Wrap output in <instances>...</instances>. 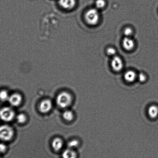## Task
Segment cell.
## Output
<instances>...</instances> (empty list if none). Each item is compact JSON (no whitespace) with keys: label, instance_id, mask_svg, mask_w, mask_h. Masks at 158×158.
I'll return each instance as SVG.
<instances>
[{"label":"cell","instance_id":"4","mask_svg":"<svg viewBox=\"0 0 158 158\" xmlns=\"http://www.w3.org/2000/svg\"><path fill=\"white\" fill-rule=\"evenodd\" d=\"M15 116V112L10 107H4L0 109V119L3 122H10Z\"/></svg>","mask_w":158,"mask_h":158},{"label":"cell","instance_id":"11","mask_svg":"<svg viewBox=\"0 0 158 158\" xmlns=\"http://www.w3.org/2000/svg\"><path fill=\"white\" fill-rule=\"evenodd\" d=\"M147 113L151 118H156L158 116V106L155 105L150 106L148 108Z\"/></svg>","mask_w":158,"mask_h":158},{"label":"cell","instance_id":"12","mask_svg":"<svg viewBox=\"0 0 158 158\" xmlns=\"http://www.w3.org/2000/svg\"><path fill=\"white\" fill-rule=\"evenodd\" d=\"M77 153L73 149L67 148L64 150L62 153V158H77Z\"/></svg>","mask_w":158,"mask_h":158},{"label":"cell","instance_id":"6","mask_svg":"<svg viewBox=\"0 0 158 158\" xmlns=\"http://www.w3.org/2000/svg\"><path fill=\"white\" fill-rule=\"evenodd\" d=\"M52 106V102L50 100L44 99L40 104V111L42 113H47L51 110Z\"/></svg>","mask_w":158,"mask_h":158},{"label":"cell","instance_id":"19","mask_svg":"<svg viewBox=\"0 0 158 158\" xmlns=\"http://www.w3.org/2000/svg\"><path fill=\"white\" fill-rule=\"evenodd\" d=\"M123 33L125 37H130V36H131L133 34V29L130 27H126V28L124 29Z\"/></svg>","mask_w":158,"mask_h":158},{"label":"cell","instance_id":"16","mask_svg":"<svg viewBox=\"0 0 158 158\" xmlns=\"http://www.w3.org/2000/svg\"><path fill=\"white\" fill-rule=\"evenodd\" d=\"M106 0H96L95 2V6L98 10H100L104 8L106 5Z\"/></svg>","mask_w":158,"mask_h":158},{"label":"cell","instance_id":"21","mask_svg":"<svg viewBox=\"0 0 158 158\" xmlns=\"http://www.w3.org/2000/svg\"><path fill=\"white\" fill-rule=\"evenodd\" d=\"M106 52L107 54L110 56H114L116 53V49L113 47H109L107 49Z\"/></svg>","mask_w":158,"mask_h":158},{"label":"cell","instance_id":"23","mask_svg":"<svg viewBox=\"0 0 158 158\" xmlns=\"http://www.w3.org/2000/svg\"><path fill=\"white\" fill-rule=\"evenodd\" d=\"M0 158H1V157H0Z\"/></svg>","mask_w":158,"mask_h":158},{"label":"cell","instance_id":"8","mask_svg":"<svg viewBox=\"0 0 158 158\" xmlns=\"http://www.w3.org/2000/svg\"><path fill=\"white\" fill-rule=\"evenodd\" d=\"M122 45L126 50L130 51L134 48L135 43L134 41L130 37H125L123 40Z\"/></svg>","mask_w":158,"mask_h":158},{"label":"cell","instance_id":"7","mask_svg":"<svg viewBox=\"0 0 158 158\" xmlns=\"http://www.w3.org/2000/svg\"><path fill=\"white\" fill-rule=\"evenodd\" d=\"M8 101L12 106H17L21 103L22 97L18 94H13L10 96Z\"/></svg>","mask_w":158,"mask_h":158},{"label":"cell","instance_id":"1","mask_svg":"<svg viewBox=\"0 0 158 158\" xmlns=\"http://www.w3.org/2000/svg\"><path fill=\"white\" fill-rule=\"evenodd\" d=\"M86 21L90 25H96L99 23L100 15L97 9L91 8L87 10L85 15Z\"/></svg>","mask_w":158,"mask_h":158},{"label":"cell","instance_id":"10","mask_svg":"<svg viewBox=\"0 0 158 158\" xmlns=\"http://www.w3.org/2000/svg\"><path fill=\"white\" fill-rule=\"evenodd\" d=\"M59 3L65 10H71L76 6V0H59Z\"/></svg>","mask_w":158,"mask_h":158},{"label":"cell","instance_id":"22","mask_svg":"<svg viewBox=\"0 0 158 158\" xmlns=\"http://www.w3.org/2000/svg\"><path fill=\"white\" fill-rule=\"evenodd\" d=\"M7 150V146L3 143H0V153H5Z\"/></svg>","mask_w":158,"mask_h":158},{"label":"cell","instance_id":"17","mask_svg":"<svg viewBox=\"0 0 158 158\" xmlns=\"http://www.w3.org/2000/svg\"><path fill=\"white\" fill-rule=\"evenodd\" d=\"M16 119L19 123H23L27 120V117L25 114L21 113L16 116Z\"/></svg>","mask_w":158,"mask_h":158},{"label":"cell","instance_id":"5","mask_svg":"<svg viewBox=\"0 0 158 158\" xmlns=\"http://www.w3.org/2000/svg\"><path fill=\"white\" fill-rule=\"evenodd\" d=\"M111 66L115 72H120L123 68V61L119 56H114L111 60Z\"/></svg>","mask_w":158,"mask_h":158},{"label":"cell","instance_id":"9","mask_svg":"<svg viewBox=\"0 0 158 158\" xmlns=\"http://www.w3.org/2000/svg\"><path fill=\"white\" fill-rule=\"evenodd\" d=\"M138 75L133 70H129L127 71L124 75V78L127 82L133 83L137 79Z\"/></svg>","mask_w":158,"mask_h":158},{"label":"cell","instance_id":"13","mask_svg":"<svg viewBox=\"0 0 158 158\" xmlns=\"http://www.w3.org/2000/svg\"><path fill=\"white\" fill-rule=\"evenodd\" d=\"M63 142L60 139L56 138L53 139L52 143V147L56 151H59L62 148Z\"/></svg>","mask_w":158,"mask_h":158},{"label":"cell","instance_id":"15","mask_svg":"<svg viewBox=\"0 0 158 158\" xmlns=\"http://www.w3.org/2000/svg\"><path fill=\"white\" fill-rule=\"evenodd\" d=\"M8 92L5 90H2L0 91V101L2 102L8 101L10 98Z\"/></svg>","mask_w":158,"mask_h":158},{"label":"cell","instance_id":"20","mask_svg":"<svg viewBox=\"0 0 158 158\" xmlns=\"http://www.w3.org/2000/svg\"><path fill=\"white\" fill-rule=\"evenodd\" d=\"M137 79L141 83H144L147 81V77L146 75L143 73H139L137 76Z\"/></svg>","mask_w":158,"mask_h":158},{"label":"cell","instance_id":"2","mask_svg":"<svg viewBox=\"0 0 158 158\" xmlns=\"http://www.w3.org/2000/svg\"><path fill=\"white\" fill-rule=\"evenodd\" d=\"M56 103L61 108H66L69 106L72 102V97L67 92H63L58 95Z\"/></svg>","mask_w":158,"mask_h":158},{"label":"cell","instance_id":"18","mask_svg":"<svg viewBox=\"0 0 158 158\" xmlns=\"http://www.w3.org/2000/svg\"><path fill=\"white\" fill-rule=\"evenodd\" d=\"M79 145V142L76 139H73L68 143L69 148L73 149L77 147Z\"/></svg>","mask_w":158,"mask_h":158},{"label":"cell","instance_id":"3","mask_svg":"<svg viewBox=\"0 0 158 158\" xmlns=\"http://www.w3.org/2000/svg\"><path fill=\"white\" fill-rule=\"evenodd\" d=\"M14 131L11 127L8 125L0 126V140L7 142L13 137Z\"/></svg>","mask_w":158,"mask_h":158},{"label":"cell","instance_id":"14","mask_svg":"<svg viewBox=\"0 0 158 158\" xmlns=\"http://www.w3.org/2000/svg\"><path fill=\"white\" fill-rule=\"evenodd\" d=\"M63 117L65 120L70 122L73 118V113L70 110H67L64 112L63 114Z\"/></svg>","mask_w":158,"mask_h":158}]
</instances>
